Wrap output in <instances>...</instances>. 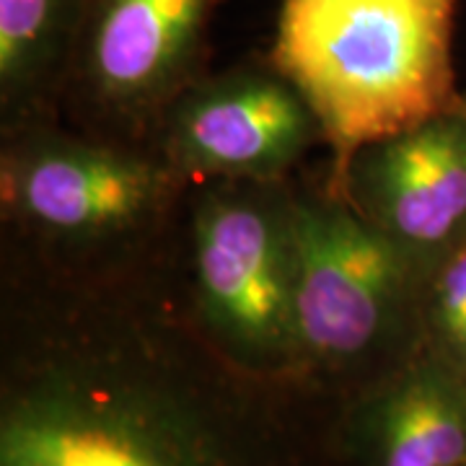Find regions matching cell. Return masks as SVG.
Instances as JSON below:
<instances>
[{"label":"cell","mask_w":466,"mask_h":466,"mask_svg":"<svg viewBox=\"0 0 466 466\" xmlns=\"http://www.w3.org/2000/svg\"><path fill=\"white\" fill-rule=\"evenodd\" d=\"M339 410L220 352L168 251L67 275L0 249V466H348Z\"/></svg>","instance_id":"obj_1"},{"label":"cell","mask_w":466,"mask_h":466,"mask_svg":"<svg viewBox=\"0 0 466 466\" xmlns=\"http://www.w3.org/2000/svg\"><path fill=\"white\" fill-rule=\"evenodd\" d=\"M461 0H280L269 60L324 130V184L350 158L461 99L453 29Z\"/></svg>","instance_id":"obj_2"},{"label":"cell","mask_w":466,"mask_h":466,"mask_svg":"<svg viewBox=\"0 0 466 466\" xmlns=\"http://www.w3.org/2000/svg\"><path fill=\"white\" fill-rule=\"evenodd\" d=\"M189 184L153 148L34 127L0 140V249L67 275L150 265L171 247Z\"/></svg>","instance_id":"obj_3"},{"label":"cell","mask_w":466,"mask_h":466,"mask_svg":"<svg viewBox=\"0 0 466 466\" xmlns=\"http://www.w3.org/2000/svg\"><path fill=\"white\" fill-rule=\"evenodd\" d=\"M296 381L348 404L422 352L425 267L332 192L296 174Z\"/></svg>","instance_id":"obj_4"},{"label":"cell","mask_w":466,"mask_h":466,"mask_svg":"<svg viewBox=\"0 0 466 466\" xmlns=\"http://www.w3.org/2000/svg\"><path fill=\"white\" fill-rule=\"evenodd\" d=\"M168 272L184 311L220 352L296 381V174L189 184Z\"/></svg>","instance_id":"obj_5"},{"label":"cell","mask_w":466,"mask_h":466,"mask_svg":"<svg viewBox=\"0 0 466 466\" xmlns=\"http://www.w3.org/2000/svg\"><path fill=\"white\" fill-rule=\"evenodd\" d=\"M223 3L88 0L63 122L150 148L168 106L213 70L210 29Z\"/></svg>","instance_id":"obj_6"},{"label":"cell","mask_w":466,"mask_h":466,"mask_svg":"<svg viewBox=\"0 0 466 466\" xmlns=\"http://www.w3.org/2000/svg\"><path fill=\"white\" fill-rule=\"evenodd\" d=\"M150 148L189 182L285 179L324 148V130L269 55L251 52L189 86L167 109Z\"/></svg>","instance_id":"obj_7"},{"label":"cell","mask_w":466,"mask_h":466,"mask_svg":"<svg viewBox=\"0 0 466 466\" xmlns=\"http://www.w3.org/2000/svg\"><path fill=\"white\" fill-rule=\"evenodd\" d=\"M339 195L428 267L466 238V91L446 112L350 158Z\"/></svg>","instance_id":"obj_8"},{"label":"cell","mask_w":466,"mask_h":466,"mask_svg":"<svg viewBox=\"0 0 466 466\" xmlns=\"http://www.w3.org/2000/svg\"><path fill=\"white\" fill-rule=\"evenodd\" d=\"M348 466H466V379L431 352L339 410Z\"/></svg>","instance_id":"obj_9"},{"label":"cell","mask_w":466,"mask_h":466,"mask_svg":"<svg viewBox=\"0 0 466 466\" xmlns=\"http://www.w3.org/2000/svg\"><path fill=\"white\" fill-rule=\"evenodd\" d=\"M88 0H0V140L63 122Z\"/></svg>","instance_id":"obj_10"},{"label":"cell","mask_w":466,"mask_h":466,"mask_svg":"<svg viewBox=\"0 0 466 466\" xmlns=\"http://www.w3.org/2000/svg\"><path fill=\"white\" fill-rule=\"evenodd\" d=\"M420 324L422 350L466 379V238L428 267Z\"/></svg>","instance_id":"obj_11"}]
</instances>
